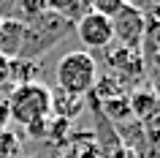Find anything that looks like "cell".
Segmentation results:
<instances>
[{"label": "cell", "instance_id": "1", "mask_svg": "<svg viewBox=\"0 0 160 158\" xmlns=\"http://www.w3.org/2000/svg\"><path fill=\"white\" fill-rule=\"evenodd\" d=\"M6 101H8V117L25 131L52 120V87H46L43 82H27L11 87Z\"/></svg>", "mask_w": 160, "mask_h": 158}, {"label": "cell", "instance_id": "2", "mask_svg": "<svg viewBox=\"0 0 160 158\" xmlns=\"http://www.w3.org/2000/svg\"><path fill=\"white\" fill-rule=\"evenodd\" d=\"M54 79H57L60 93L84 98L98 84V63H95V57L87 49L65 52L57 60V66H54Z\"/></svg>", "mask_w": 160, "mask_h": 158}, {"label": "cell", "instance_id": "3", "mask_svg": "<svg viewBox=\"0 0 160 158\" xmlns=\"http://www.w3.org/2000/svg\"><path fill=\"white\" fill-rule=\"evenodd\" d=\"M147 11L133 6V3H122V8L111 17V30H114V41L128 49H138L147 30Z\"/></svg>", "mask_w": 160, "mask_h": 158}, {"label": "cell", "instance_id": "4", "mask_svg": "<svg viewBox=\"0 0 160 158\" xmlns=\"http://www.w3.org/2000/svg\"><path fill=\"white\" fill-rule=\"evenodd\" d=\"M76 35L87 49H109L114 44V30H111V19L95 14L92 8L76 22Z\"/></svg>", "mask_w": 160, "mask_h": 158}, {"label": "cell", "instance_id": "5", "mask_svg": "<svg viewBox=\"0 0 160 158\" xmlns=\"http://www.w3.org/2000/svg\"><path fill=\"white\" fill-rule=\"evenodd\" d=\"M27 25L19 17H0V55L8 60H17L25 49Z\"/></svg>", "mask_w": 160, "mask_h": 158}, {"label": "cell", "instance_id": "6", "mask_svg": "<svg viewBox=\"0 0 160 158\" xmlns=\"http://www.w3.org/2000/svg\"><path fill=\"white\" fill-rule=\"evenodd\" d=\"M138 52H141L144 66H149L152 71L160 76V19L158 17L147 19V30H144V38H141Z\"/></svg>", "mask_w": 160, "mask_h": 158}, {"label": "cell", "instance_id": "7", "mask_svg": "<svg viewBox=\"0 0 160 158\" xmlns=\"http://www.w3.org/2000/svg\"><path fill=\"white\" fill-rule=\"evenodd\" d=\"M109 63L114 71H119L122 76H138L144 71V60L138 49H128V46H119L117 49H109Z\"/></svg>", "mask_w": 160, "mask_h": 158}, {"label": "cell", "instance_id": "8", "mask_svg": "<svg viewBox=\"0 0 160 158\" xmlns=\"http://www.w3.org/2000/svg\"><path fill=\"white\" fill-rule=\"evenodd\" d=\"M84 106V98H76V95H65V93H52V115L57 120H73Z\"/></svg>", "mask_w": 160, "mask_h": 158}, {"label": "cell", "instance_id": "9", "mask_svg": "<svg viewBox=\"0 0 160 158\" xmlns=\"http://www.w3.org/2000/svg\"><path fill=\"white\" fill-rule=\"evenodd\" d=\"M0 158H22V139L19 133L3 128L0 131Z\"/></svg>", "mask_w": 160, "mask_h": 158}, {"label": "cell", "instance_id": "10", "mask_svg": "<svg viewBox=\"0 0 160 158\" xmlns=\"http://www.w3.org/2000/svg\"><path fill=\"white\" fill-rule=\"evenodd\" d=\"M122 3H125V0H95V3H90V8H92L95 14H101V17L111 19L119 8H122Z\"/></svg>", "mask_w": 160, "mask_h": 158}, {"label": "cell", "instance_id": "11", "mask_svg": "<svg viewBox=\"0 0 160 158\" xmlns=\"http://www.w3.org/2000/svg\"><path fill=\"white\" fill-rule=\"evenodd\" d=\"M8 71H11V60L6 55H0V87L8 84Z\"/></svg>", "mask_w": 160, "mask_h": 158}, {"label": "cell", "instance_id": "12", "mask_svg": "<svg viewBox=\"0 0 160 158\" xmlns=\"http://www.w3.org/2000/svg\"><path fill=\"white\" fill-rule=\"evenodd\" d=\"M158 93H160V87H158Z\"/></svg>", "mask_w": 160, "mask_h": 158}]
</instances>
